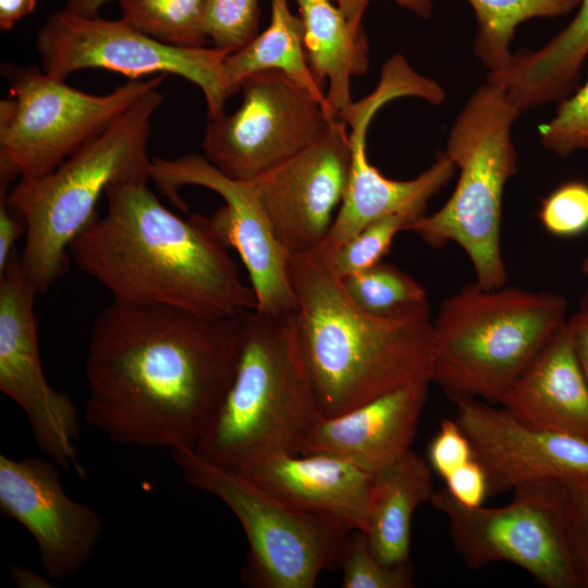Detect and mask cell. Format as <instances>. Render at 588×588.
Listing matches in <instances>:
<instances>
[{
  "mask_svg": "<svg viewBox=\"0 0 588 588\" xmlns=\"http://www.w3.org/2000/svg\"><path fill=\"white\" fill-rule=\"evenodd\" d=\"M578 311L588 319V289L584 292L579 301Z\"/></svg>",
  "mask_w": 588,
  "mask_h": 588,
  "instance_id": "7bdbcfd3",
  "label": "cell"
},
{
  "mask_svg": "<svg viewBox=\"0 0 588 588\" xmlns=\"http://www.w3.org/2000/svg\"><path fill=\"white\" fill-rule=\"evenodd\" d=\"M184 479L221 500L235 515L249 544L242 577L259 588H313L320 573L338 563L354 529L295 507L243 474L191 451L172 452Z\"/></svg>",
  "mask_w": 588,
  "mask_h": 588,
  "instance_id": "9c48e42d",
  "label": "cell"
},
{
  "mask_svg": "<svg viewBox=\"0 0 588 588\" xmlns=\"http://www.w3.org/2000/svg\"><path fill=\"white\" fill-rule=\"evenodd\" d=\"M431 467L409 450L375 475L364 530L375 556L387 565L409 563L415 511L434 494Z\"/></svg>",
  "mask_w": 588,
  "mask_h": 588,
  "instance_id": "603a6c76",
  "label": "cell"
},
{
  "mask_svg": "<svg viewBox=\"0 0 588 588\" xmlns=\"http://www.w3.org/2000/svg\"><path fill=\"white\" fill-rule=\"evenodd\" d=\"M567 319L558 293L466 285L432 319L431 383L452 401L498 405Z\"/></svg>",
  "mask_w": 588,
  "mask_h": 588,
  "instance_id": "8992f818",
  "label": "cell"
},
{
  "mask_svg": "<svg viewBox=\"0 0 588 588\" xmlns=\"http://www.w3.org/2000/svg\"><path fill=\"white\" fill-rule=\"evenodd\" d=\"M573 329L578 358L588 383V319L579 311L569 317Z\"/></svg>",
  "mask_w": 588,
  "mask_h": 588,
  "instance_id": "ab89813d",
  "label": "cell"
},
{
  "mask_svg": "<svg viewBox=\"0 0 588 588\" xmlns=\"http://www.w3.org/2000/svg\"><path fill=\"white\" fill-rule=\"evenodd\" d=\"M0 510L33 536L44 571L58 580L79 572L103 531L99 513L65 494L58 465L38 457L0 455Z\"/></svg>",
  "mask_w": 588,
  "mask_h": 588,
  "instance_id": "e0dca14e",
  "label": "cell"
},
{
  "mask_svg": "<svg viewBox=\"0 0 588 588\" xmlns=\"http://www.w3.org/2000/svg\"><path fill=\"white\" fill-rule=\"evenodd\" d=\"M542 482L559 517L578 588H588V475Z\"/></svg>",
  "mask_w": 588,
  "mask_h": 588,
  "instance_id": "f1b7e54d",
  "label": "cell"
},
{
  "mask_svg": "<svg viewBox=\"0 0 588 588\" xmlns=\"http://www.w3.org/2000/svg\"><path fill=\"white\" fill-rule=\"evenodd\" d=\"M588 58V0L573 20L544 46L514 53L504 70L487 79L504 88L520 113L561 101L575 88Z\"/></svg>",
  "mask_w": 588,
  "mask_h": 588,
  "instance_id": "7402d4cb",
  "label": "cell"
},
{
  "mask_svg": "<svg viewBox=\"0 0 588 588\" xmlns=\"http://www.w3.org/2000/svg\"><path fill=\"white\" fill-rule=\"evenodd\" d=\"M36 295L15 248L0 273V390L26 414L38 449L62 469L85 479L76 449L77 408L49 384L42 369Z\"/></svg>",
  "mask_w": 588,
  "mask_h": 588,
  "instance_id": "5bb4252c",
  "label": "cell"
},
{
  "mask_svg": "<svg viewBox=\"0 0 588 588\" xmlns=\"http://www.w3.org/2000/svg\"><path fill=\"white\" fill-rule=\"evenodd\" d=\"M38 0H0V27L11 29L22 17L33 13Z\"/></svg>",
  "mask_w": 588,
  "mask_h": 588,
  "instance_id": "f35d334b",
  "label": "cell"
},
{
  "mask_svg": "<svg viewBox=\"0 0 588 588\" xmlns=\"http://www.w3.org/2000/svg\"><path fill=\"white\" fill-rule=\"evenodd\" d=\"M432 93V79L415 71L403 56L395 54L382 65L377 87L340 113L351 128V167L343 201L319 248L332 252L384 216L408 209L426 212L430 198L455 175L456 167L444 151L427 170L405 181L384 176L368 160L366 134L380 108L402 97L428 100Z\"/></svg>",
  "mask_w": 588,
  "mask_h": 588,
  "instance_id": "4fadbf2b",
  "label": "cell"
},
{
  "mask_svg": "<svg viewBox=\"0 0 588 588\" xmlns=\"http://www.w3.org/2000/svg\"><path fill=\"white\" fill-rule=\"evenodd\" d=\"M455 420L489 480V497L547 480L588 475V440L528 426L502 406L457 399Z\"/></svg>",
  "mask_w": 588,
  "mask_h": 588,
  "instance_id": "ac0fdd59",
  "label": "cell"
},
{
  "mask_svg": "<svg viewBox=\"0 0 588 588\" xmlns=\"http://www.w3.org/2000/svg\"><path fill=\"white\" fill-rule=\"evenodd\" d=\"M448 519L455 551L470 569L512 563L547 588H578L559 517L543 482L520 486L498 507H465L443 487L430 501Z\"/></svg>",
  "mask_w": 588,
  "mask_h": 588,
  "instance_id": "7c38bea8",
  "label": "cell"
},
{
  "mask_svg": "<svg viewBox=\"0 0 588 588\" xmlns=\"http://www.w3.org/2000/svg\"><path fill=\"white\" fill-rule=\"evenodd\" d=\"M581 271L588 275V253L584 257L583 264H581Z\"/></svg>",
  "mask_w": 588,
  "mask_h": 588,
  "instance_id": "ee69618b",
  "label": "cell"
},
{
  "mask_svg": "<svg viewBox=\"0 0 588 588\" xmlns=\"http://www.w3.org/2000/svg\"><path fill=\"white\" fill-rule=\"evenodd\" d=\"M287 268L297 344L323 417L430 379V311L394 318L366 311L350 297L320 248L289 257Z\"/></svg>",
  "mask_w": 588,
  "mask_h": 588,
  "instance_id": "3957f363",
  "label": "cell"
},
{
  "mask_svg": "<svg viewBox=\"0 0 588 588\" xmlns=\"http://www.w3.org/2000/svg\"><path fill=\"white\" fill-rule=\"evenodd\" d=\"M476 15L474 52L488 74L501 72L519 24L536 17H555L577 9L580 0H467Z\"/></svg>",
  "mask_w": 588,
  "mask_h": 588,
  "instance_id": "484cf974",
  "label": "cell"
},
{
  "mask_svg": "<svg viewBox=\"0 0 588 588\" xmlns=\"http://www.w3.org/2000/svg\"><path fill=\"white\" fill-rule=\"evenodd\" d=\"M520 114L497 83L480 85L464 105L448 137L444 152L460 171L448 201L407 231L434 248L458 245L483 289L506 285L501 252L504 188L517 171L512 128Z\"/></svg>",
  "mask_w": 588,
  "mask_h": 588,
  "instance_id": "52a82bcc",
  "label": "cell"
},
{
  "mask_svg": "<svg viewBox=\"0 0 588 588\" xmlns=\"http://www.w3.org/2000/svg\"><path fill=\"white\" fill-rule=\"evenodd\" d=\"M149 177L182 211L183 185H197L219 194L224 205L209 217L223 243L240 255L247 270L259 313H295L289 257L278 243L249 181L224 175L205 156L189 154L174 159L151 160Z\"/></svg>",
  "mask_w": 588,
  "mask_h": 588,
  "instance_id": "9a60e30c",
  "label": "cell"
},
{
  "mask_svg": "<svg viewBox=\"0 0 588 588\" xmlns=\"http://www.w3.org/2000/svg\"><path fill=\"white\" fill-rule=\"evenodd\" d=\"M9 97L0 101V183L41 177L102 133L166 74L130 79L105 95H91L36 66L5 63Z\"/></svg>",
  "mask_w": 588,
  "mask_h": 588,
  "instance_id": "ba28073f",
  "label": "cell"
},
{
  "mask_svg": "<svg viewBox=\"0 0 588 588\" xmlns=\"http://www.w3.org/2000/svg\"><path fill=\"white\" fill-rule=\"evenodd\" d=\"M107 211L71 243V260L127 305H157L207 317L257 308L229 247L210 219L168 210L147 181H115Z\"/></svg>",
  "mask_w": 588,
  "mask_h": 588,
  "instance_id": "7a4b0ae2",
  "label": "cell"
},
{
  "mask_svg": "<svg viewBox=\"0 0 588 588\" xmlns=\"http://www.w3.org/2000/svg\"><path fill=\"white\" fill-rule=\"evenodd\" d=\"M238 473L301 510L365 530L375 474L338 456L278 454Z\"/></svg>",
  "mask_w": 588,
  "mask_h": 588,
  "instance_id": "ffe728a7",
  "label": "cell"
},
{
  "mask_svg": "<svg viewBox=\"0 0 588 588\" xmlns=\"http://www.w3.org/2000/svg\"><path fill=\"white\" fill-rule=\"evenodd\" d=\"M430 383L418 379L339 416H322L302 454L338 456L376 475L412 450Z\"/></svg>",
  "mask_w": 588,
  "mask_h": 588,
  "instance_id": "d6986e66",
  "label": "cell"
},
{
  "mask_svg": "<svg viewBox=\"0 0 588 588\" xmlns=\"http://www.w3.org/2000/svg\"><path fill=\"white\" fill-rule=\"evenodd\" d=\"M36 49L50 76L66 79L85 69H105L131 79L173 74L198 86L209 119L223 115L226 98L223 60L215 47H179L161 42L123 19L109 21L65 10L51 13L38 29Z\"/></svg>",
  "mask_w": 588,
  "mask_h": 588,
  "instance_id": "30bf717a",
  "label": "cell"
},
{
  "mask_svg": "<svg viewBox=\"0 0 588 588\" xmlns=\"http://www.w3.org/2000/svg\"><path fill=\"white\" fill-rule=\"evenodd\" d=\"M298 7L309 68L327 99L340 113L353 103L351 78L367 72L369 44L363 25H355L331 0H294Z\"/></svg>",
  "mask_w": 588,
  "mask_h": 588,
  "instance_id": "cb8c5ba5",
  "label": "cell"
},
{
  "mask_svg": "<svg viewBox=\"0 0 588 588\" xmlns=\"http://www.w3.org/2000/svg\"><path fill=\"white\" fill-rule=\"evenodd\" d=\"M427 455L429 466L442 479L475 458L471 443L455 418L440 422Z\"/></svg>",
  "mask_w": 588,
  "mask_h": 588,
  "instance_id": "e575fe53",
  "label": "cell"
},
{
  "mask_svg": "<svg viewBox=\"0 0 588 588\" xmlns=\"http://www.w3.org/2000/svg\"><path fill=\"white\" fill-rule=\"evenodd\" d=\"M538 135L541 145L559 157L588 148V77L559 102L551 119L539 125Z\"/></svg>",
  "mask_w": 588,
  "mask_h": 588,
  "instance_id": "d6a6232c",
  "label": "cell"
},
{
  "mask_svg": "<svg viewBox=\"0 0 588 588\" xmlns=\"http://www.w3.org/2000/svg\"><path fill=\"white\" fill-rule=\"evenodd\" d=\"M355 25H363V16L369 0H331ZM414 14L427 19L432 13V0H393Z\"/></svg>",
  "mask_w": 588,
  "mask_h": 588,
  "instance_id": "74e56055",
  "label": "cell"
},
{
  "mask_svg": "<svg viewBox=\"0 0 588 588\" xmlns=\"http://www.w3.org/2000/svg\"><path fill=\"white\" fill-rule=\"evenodd\" d=\"M443 480L445 490L465 507L481 506L489 497L488 476L476 457L451 473Z\"/></svg>",
  "mask_w": 588,
  "mask_h": 588,
  "instance_id": "d590c367",
  "label": "cell"
},
{
  "mask_svg": "<svg viewBox=\"0 0 588 588\" xmlns=\"http://www.w3.org/2000/svg\"><path fill=\"white\" fill-rule=\"evenodd\" d=\"M259 0H207L204 27L213 47L232 53L258 35Z\"/></svg>",
  "mask_w": 588,
  "mask_h": 588,
  "instance_id": "1f68e13d",
  "label": "cell"
},
{
  "mask_svg": "<svg viewBox=\"0 0 588 588\" xmlns=\"http://www.w3.org/2000/svg\"><path fill=\"white\" fill-rule=\"evenodd\" d=\"M232 114L209 119L203 149L224 175L252 180L316 140L339 118L283 73L245 78Z\"/></svg>",
  "mask_w": 588,
  "mask_h": 588,
  "instance_id": "8fae6325",
  "label": "cell"
},
{
  "mask_svg": "<svg viewBox=\"0 0 588 588\" xmlns=\"http://www.w3.org/2000/svg\"><path fill=\"white\" fill-rule=\"evenodd\" d=\"M321 417L298 348L295 314L249 310L234 378L193 451L240 471L271 455L302 454Z\"/></svg>",
  "mask_w": 588,
  "mask_h": 588,
  "instance_id": "277c9868",
  "label": "cell"
},
{
  "mask_svg": "<svg viewBox=\"0 0 588 588\" xmlns=\"http://www.w3.org/2000/svg\"><path fill=\"white\" fill-rule=\"evenodd\" d=\"M547 232L573 237L588 231V183L569 181L552 191L538 213Z\"/></svg>",
  "mask_w": 588,
  "mask_h": 588,
  "instance_id": "836d02e7",
  "label": "cell"
},
{
  "mask_svg": "<svg viewBox=\"0 0 588 588\" xmlns=\"http://www.w3.org/2000/svg\"><path fill=\"white\" fill-rule=\"evenodd\" d=\"M9 574L12 579L22 588H51L54 587L50 585L47 578L37 574L30 568L20 566V565H10Z\"/></svg>",
  "mask_w": 588,
  "mask_h": 588,
  "instance_id": "60d3db41",
  "label": "cell"
},
{
  "mask_svg": "<svg viewBox=\"0 0 588 588\" xmlns=\"http://www.w3.org/2000/svg\"><path fill=\"white\" fill-rule=\"evenodd\" d=\"M109 0H69L63 10L83 16H98L100 8Z\"/></svg>",
  "mask_w": 588,
  "mask_h": 588,
  "instance_id": "b9f144b4",
  "label": "cell"
},
{
  "mask_svg": "<svg viewBox=\"0 0 588 588\" xmlns=\"http://www.w3.org/2000/svg\"><path fill=\"white\" fill-rule=\"evenodd\" d=\"M122 17L142 33L168 45L204 47L207 0H117Z\"/></svg>",
  "mask_w": 588,
  "mask_h": 588,
  "instance_id": "83f0119b",
  "label": "cell"
},
{
  "mask_svg": "<svg viewBox=\"0 0 588 588\" xmlns=\"http://www.w3.org/2000/svg\"><path fill=\"white\" fill-rule=\"evenodd\" d=\"M498 405L528 426L588 440V383L569 317Z\"/></svg>",
  "mask_w": 588,
  "mask_h": 588,
  "instance_id": "44dd1931",
  "label": "cell"
},
{
  "mask_svg": "<svg viewBox=\"0 0 588 588\" xmlns=\"http://www.w3.org/2000/svg\"><path fill=\"white\" fill-rule=\"evenodd\" d=\"M420 210H402L379 218L332 252L323 250L333 271L341 278L364 271L382 261L394 237L425 216ZM321 249V248H320Z\"/></svg>",
  "mask_w": 588,
  "mask_h": 588,
  "instance_id": "f546056e",
  "label": "cell"
},
{
  "mask_svg": "<svg viewBox=\"0 0 588 588\" xmlns=\"http://www.w3.org/2000/svg\"><path fill=\"white\" fill-rule=\"evenodd\" d=\"M350 167L347 124L339 117L311 144L248 180L287 257L324 243L344 198Z\"/></svg>",
  "mask_w": 588,
  "mask_h": 588,
  "instance_id": "2e32d148",
  "label": "cell"
},
{
  "mask_svg": "<svg viewBox=\"0 0 588 588\" xmlns=\"http://www.w3.org/2000/svg\"><path fill=\"white\" fill-rule=\"evenodd\" d=\"M339 565L343 588H411L414 569L411 563L387 565L372 553L366 534L360 529L350 532Z\"/></svg>",
  "mask_w": 588,
  "mask_h": 588,
  "instance_id": "4dcf8cb0",
  "label": "cell"
},
{
  "mask_svg": "<svg viewBox=\"0 0 588 588\" xmlns=\"http://www.w3.org/2000/svg\"><path fill=\"white\" fill-rule=\"evenodd\" d=\"M163 101L155 88L50 173L20 182L7 198L27 225L22 269L44 294L71 264L70 245L98 217L96 206L115 181H148L150 122Z\"/></svg>",
  "mask_w": 588,
  "mask_h": 588,
  "instance_id": "5b68a950",
  "label": "cell"
},
{
  "mask_svg": "<svg viewBox=\"0 0 588 588\" xmlns=\"http://www.w3.org/2000/svg\"><path fill=\"white\" fill-rule=\"evenodd\" d=\"M342 282L350 297L375 316L394 318L430 311L425 286L392 264L380 261Z\"/></svg>",
  "mask_w": 588,
  "mask_h": 588,
  "instance_id": "4316f807",
  "label": "cell"
},
{
  "mask_svg": "<svg viewBox=\"0 0 588 588\" xmlns=\"http://www.w3.org/2000/svg\"><path fill=\"white\" fill-rule=\"evenodd\" d=\"M246 313L113 302L90 329L85 420L117 444L194 450L234 378Z\"/></svg>",
  "mask_w": 588,
  "mask_h": 588,
  "instance_id": "6da1fadb",
  "label": "cell"
},
{
  "mask_svg": "<svg viewBox=\"0 0 588 588\" xmlns=\"http://www.w3.org/2000/svg\"><path fill=\"white\" fill-rule=\"evenodd\" d=\"M27 225L22 213L10 204L7 192L0 195V273L3 272L15 243L26 234Z\"/></svg>",
  "mask_w": 588,
  "mask_h": 588,
  "instance_id": "8d00e7d4",
  "label": "cell"
},
{
  "mask_svg": "<svg viewBox=\"0 0 588 588\" xmlns=\"http://www.w3.org/2000/svg\"><path fill=\"white\" fill-rule=\"evenodd\" d=\"M270 3L268 27L243 48L226 54L223 60V81L228 96L237 93L248 76L277 71L309 90L327 110L338 115L327 99L323 86L317 82L309 68L299 16L292 14L287 0H270Z\"/></svg>",
  "mask_w": 588,
  "mask_h": 588,
  "instance_id": "d4e9b609",
  "label": "cell"
}]
</instances>
